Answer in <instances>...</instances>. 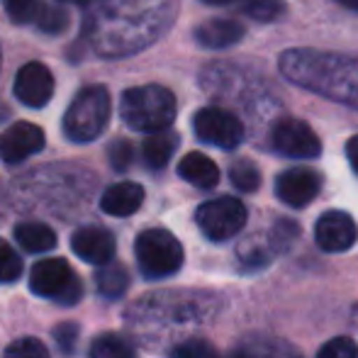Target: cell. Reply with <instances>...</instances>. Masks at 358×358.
<instances>
[{"label":"cell","mask_w":358,"mask_h":358,"mask_svg":"<svg viewBox=\"0 0 358 358\" xmlns=\"http://www.w3.org/2000/svg\"><path fill=\"white\" fill-rule=\"evenodd\" d=\"M88 39L105 57H127L171 27L176 0H93Z\"/></svg>","instance_id":"cell-1"},{"label":"cell","mask_w":358,"mask_h":358,"mask_svg":"<svg viewBox=\"0 0 358 358\" xmlns=\"http://www.w3.org/2000/svg\"><path fill=\"white\" fill-rule=\"evenodd\" d=\"M278 69L285 80L297 88L358 110V57L317 49H287L280 54Z\"/></svg>","instance_id":"cell-2"},{"label":"cell","mask_w":358,"mask_h":358,"mask_svg":"<svg viewBox=\"0 0 358 358\" xmlns=\"http://www.w3.org/2000/svg\"><path fill=\"white\" fill-rule=\"evenodd\" d=\"M120 115L124 124L137 132H164L176 120V98L164 85H137L124 90Z\"/></svg>","instance_id":"cell-3"},{"label":"cell","mask_w":358,"mask_h":358,"mask_svg":"<svg viewBox=\"0 0 358 358\" xmlns=\"http://www.w3.org/2000/svg\"><path fill=\"white\" fill-rule=\"evenodd\" d=\"M110 93L105 85H85L76 93L64 115V134L73 144H88L105 132L110 122Z\"/></svg>","instance_id":"cell-4"},{"label":"cell","mask_w":358,"mask_h":358,"mask_svg":"<svg viewBox=\"0 0 358 358\" xmlns=\"http://www.w3.org/2000/svg\"><path fill=\"white\" fill-rule=\"evenodd\" d=\"M134 254L144 278L161 280L178 273L183 266V246L171 231L146 229L134 241Z\"/></svg>","instance_id":"cell-5"},{"label":"cell","mask_w":358,"mask_h":358,"mask_svg":"<svg viewBox=\"0 0 358 358\" xmlns=\"http://www.w3.org/2000/svg\"><path fill=\"white\" fill-rule=\"evenodd\" d=\"M29 290L59 305L71 307L83 297V285L64 259H44L29 273Z\"/></svg>","instance_id":"cell-6"},{"label":"cell","mask_w":358,"mask_h":358,"mask_svg":"<svg viewBox=\"0 0 358 358\" xmlns=\"http://www.w3.org/2000/svg\"><path fill=\"white\" fill-rule=\"evenodd\" d=\"M246 217L249 213H246L241 200L231 198V195H222V198L200 205L195 213V222L210 241H227L244 229Z\"/></svg>","instance_id":"cell-7"},{"label":"cell","mask_w":358,"mask_h":358,"mask_svg":"<svg viewBox=\"0 0 358 358\" xmlns=\"http://www.w3.org/2000/svg\"><path fill=\"white\" fill-rule=\"evenodd\" d=\"M195 137L220 149H236L244 142V124L234 113L222 108H203L193 117Z\"/></svg>","instance_id":"cell-8"},{"label":"cell","mask_w":358,"mask_h":358,"mask_svg":"<svg viewBox=\"0 0 358 358\" xmlns=\"http://www.w3.org/2000/svg\"><path fill=\"white\" fill-rule=\"evenodd\" d=\"M271 146L287 159H317L322 151V142L310 124L300 120L285 117L271 129Z\"/></svg>","instance_id":"cell-9"},{"label":"cell","mask_w":358,"mask_h":358,"mask_svg":"<svg viewBox=\"0 0 358 358\" xmlns=\"http://www.w3.org/2000/svg\"><path fill=\"white\" fill-rule=\"evenodd\" d=\"M315 239L322 251L341 254V251H349L356 244L358 227L351 215L341 213V210H329L317 220Z\"/></svg>","instance_id":"cell-10"},{"label":"cell","mask_w":358,"mask_h":358,"mask_svg":"<svg viewBox=\"0 0 358 358\" xmlns=\"http://www.w3.org/2000/svg\"><path fill=\"white\" fill-rule=\"evenodd\" d=\"M322 190V176L305 166L287 169L275 178V195L290 208H305L320 195Z\"/></svg>","instance_id":"cell-11"},{"label":"cell","mask_w":358,"mask_h":358,"mask_svg":"<svg viewBox=\"0 0 358 358\" xmlns=\"http://www.w3.org/2000/svg\"><path fill=\"white\" fill-rule=\"evenodd\" d=\"M44 142H47V137H44L42 127L32 122H15L13 127H8L0 134V159L10 166L22 164L24 159L42 151Z\"/></svg>","instance_id":"cell-12"},{"label":"cell","mask_w":358,"mask_h":358,"mask_svg":"<svg viewBox=\"0 0 358 358\" xmlns=\"http://www.w3.org/2000/svg\"><path fill=\"white\" fill-rule=\"evenodd\" d=\"M54 95V76L44 64L29 62L15 76V98L27 108H44Z\"/></svg>","instance_id":"cell-13"},{"label":"cell","mask_w":358,"mask_h":358,"mask_svg":"<svg viewBox=\"0 0 358 358\" xmlns=\"http://www.w3.org/2000/svg\"><path fill=\"white\" fill-rule=\"evenodd\" d=\"M71 249L78 259L93 266H105L115 259L117 244H115L113 231H108L105 227H80L73 231Z\"/></svg>","instance_id":"cell-14"},{"label":"cell","mask_w":358,"mask_h":358,"mask_svg":"<svg viewBox=\"0 0 358 358\" xmlns=\"http://www.w3.org/2000/svg\"><path fill=\"white\" fill-rule=\"evenodd\" d=\"M195 39H198V44L205 49L234 47L236 42L244 39V24L229 17H215V20H208V22L198 24Z\"/></svg>","instance_id":"cell-15"},{"label":"cell","mask_w":358,"mask_h":358,"mask_svg":"<svg viewBox=\"0 0 358 358\" xmlns=\"http://www.w3.org/2000/svg\"><path fill=\"white\" fill-rule=\"evenodd\" d=\"M144 203V188L139 183H115L100 198V208L103 213L113 215V217H129L134 215Z\"/></svg>","instance_id":"cell-16"},{"label":"cell","mask_w":358,"mask_h":358,"mask_svg":"<svg viewBox=\"0 0 358 358\" xmlns=\"http://www.w3.org/2000/svg\"><path fill=\"white\" fill-rule=\"evenodd\" d=\"M178 176L183 180H188L190 185L203 190H210L220 183V169H217V164L205 154H200V151H190V154H185L180 159Z\"/></svg>","instance_id":"cell-17"},{"label":"cell","mask_w":358,"mask_h":358,"mask_svg":"<svg viewBox=\"0 0 358 358\" xmlns=\"http://www.w3.org/2000/svg\"><path fill=\"white\" fill-rule=\"evenodd\" d=\"M178 142H180L178 134L169 132V129H164V132H156V134H149V137L144 139V144H142L144 164L149 166L151 171H161L171 161L173 151L178 149Z\"/></svg>","instance_id":"cell-18"},{"label":"cell","mask_w":358,"mask_h":358,"mask_svg":"<svg viewBox=\"0 0 358 358\" xmlns=\"http://www.w3.org/2000/svg\"><path fill=\"white\" fill-rule=\"evenodd\" d=\"M15 239L27 254H44L57 246V234L42 222H22L15 227Z\"/></svg>","instance_id":"cell-19"},{"label":"cell","mask_w":358,"mask_h":358,"mask_svg":"<svg viewBox=\"0 0 358 358\" xmlns=\"http://www.w3.org/2000/svg\"><path fill=\"white\" fill-rule=\"evenodd\" d=\"M95 287H98L100 295L108 297V300H117V297H122L129 287L127 268H124L122 264H115V261L100 266L98 273H95Z\"/></svg>","instance_id":"cell-20"},{"label":"cell","mask_w":358,"mask_h":358,"mask_svg":"<svg viewBox=\"0 0 358 358\" xmlns=\"http://www.w3.org/2000/svg\"><path fill=\"white\" fill-rule=\"evenodd\" d=\"M90 358H137V351L122 334H100L90 344Z\"/></svg>","instance_id":"cell-21"},{"label":"cell","mask_w":358,"mask_h":358,"mask_svg":"<svg viewBox=\"0 0 358 358\" xmlns=\"http://www.w3.org/2000/svg\"><path fill=\"white\" fill-rule=\"evenodd\" d=\"M229 180L244 193H256L261 188V171L254 161L249 159H239L231 164L229 169Z\"/></svg>","instance_id":"cell-22"},{"label":"cell","mask_w":358,"mask_h":358,"mask_svg":"<svg viewBox=\"0 0 358 358\" xmlns=\"http://www.w3.org/2000/svg\"><path fill=\"white\" fill-rule=\"evenodd\" d=\"M37 29H42L44 34H62L69 27V13L62 5H42L37 20H34Z\"/></svg>","instance_id":"cell-23"},{"label":"cell","mask_w":358,"mask_h":358,"mask_svg":"<svg viewBox=\"0 0 358 358\" xmlns=\"http://www.w3.org/2000/svg\"><path fill=\"white\" fill-rule=\"evenodd\" d=\"M3 5L15 24H34L44 3L42 0H3Z\"/></svg>","instance_id":"cell-24"},{"label":"cell","mask_w":358,"mask_h":358,"mask_svg":"<svg viewBox=\"0 0 358 358\" xmlns=\"http://www.w3.org/2000/svg\"><path fill=\"white\" fill-rule=\"evenodd\" d=\"M244 13L256 22H273L285 13L280 0H244Z\"/></svg>","instance_id":"cell-25"},{"label":"cell","mask_w":358,"mask_h":358,"mask_svg":"<svg viewBox=\"0 0 358 358\" xmlns=\"http://www.w3.org/2000/svg\"><path fill=\"white\" fill-rule=\"evenodd\" d=\"M3 358H49L47 346L34 336H22L5 349Z\"/></svg>","instance_id":"cell-26"},{"label":"cell","mask_w":358,"mask_h":358,"mask_svg":"<svg viewBox=\"0 0 358 358\" xmlns=\"http://www.w3.org/2000/svg\"><path fill=\"white\" fill-rule=\"evenodd\" d=\"M22 275V259L0 239V283H15Z\"/></svg>","instance_id":"cell-27"},{"label":"cell","mask_w":358,"mask_h":358,"mask_svg":"<svg viewBox=\"0 0 358 358\" xmlns=\"http://www.w3.org/2000/svg\"><path fill=\"white\" fill-rule=\"evenodd\" d=\"M171 358H220V354L205 339H188L171 351Z\"/></svg>","instance_id":"cell-28"},{"label":"cell","mask_w":358,"mask_h":358,"mask_svg":"<svg viewBox=\"0 0 358 358\" xmlns=\"http://www.w3.org/2000/svg\"><path fill=\"white\" fill-rule=\"evenodd\" d=\"M317 358H358V344L351 336H334L322 346Z\"/></svg>","instance_id":"cell-29"},{"label":"cell","mask_w":358,"mask_h":358,"mask_svg":"<svg viewBox=\"0 0 358 358\" xmlns=\"http://www.w3.org/2000/svg\"><path fill=\"white\" fill-rule=\"evenodd\" d=\"M108 159L115 171H127L134 161L132 142H127V139H115V142L108 146Z\"/></svg>","instance_id":"cell-30"},{"label":"cell","mask_w":358,"mask_h":358,"mask_svg":"<svg viewBox=\"0 0 358 358\" xmlns=\"http://www.w3.org/2000/svg\"><path fill=\"white\" fill-rule=\"evenodd\" d=\"M54 336H57V344L64 354H73L76 339H78V327L76 324H59L54 329Z\"/></svg>","instance_id":"cell-31"},{"label":"cell","mask_w":358,"mask_h":358,"mask_svg":"<svg viewBox=\"0 0 358 358\" xmlns=\"http://www.w3.org/2000/svg\"><path fill=\"white\" fill-rule=\"evenodd\" d=\"M268 358H302L300 354H297L292 346L287 344H275L273 349L268 351Z\"/></svg>","instance_id":"cell-32"},{"label":"cell","mask_w":358,"mask_h":358,"mask_svg":"<svg viewBox=\"0 0 358 358\" xmlns=\"http://www.w3.org/2000/svg\"><path fill=\"white\" fill-rule=\"evenodd\" d=\"M346 156H349L351 169L358 173V134H356V137H351L349 144H346Z\"/></svg>","instance_id":"cell-33"},{"label":"cell","mask_w":358,"mask_h":358,"mask_svg":"<svg viewBox=\"0 0 358 358\" xmlns=\"http://www.w3.org/2000/svg\"><path fill=\"white\" fill-rule=\"evenodd\" d=\"M229 358H256V354L251 349H236Z\"/></svg>","instance_id":"cell-34"},{"label":"cell","mask_w":358,"mask_h":358,"mask_svg":"<svg viewBox=\"0 0 358 358\" xmlns=\"http://www.w3.org/2000/svg\"><path fill=\"white\" fill-rule=\"evenodd\" d=\"M334 3H339V5H344V8H349V10H354V13H358V0H334Z\"/></svg>","instance_id":"cell-35"},{"label":"cell","mask_w":358,"mask_h":358,"mask_svg":"<svg viewBox=\"0 0 358 358\" xmlns=\"http://www.w3.org/2000/svg\"><path fill=\"white\" fill-rule=\"evenodd\" d=\"M208 5H229V3H236V0H203Z\"/></svg>","instance_id":"cell-36"},{"label":"cell","mask_w":358,"mask_h":358,"mask_svg":"<svg viewBox=\"0 0 358 358\" xmlns=\"http://www.w3.org/2000/svg\"><path fill=\"white\" fill-rule=\"evenodd\" d=\"M59 3H71V5H90L93 0H59Z\"/></svg>","instance_id":"cell-37"}]
</instances>
